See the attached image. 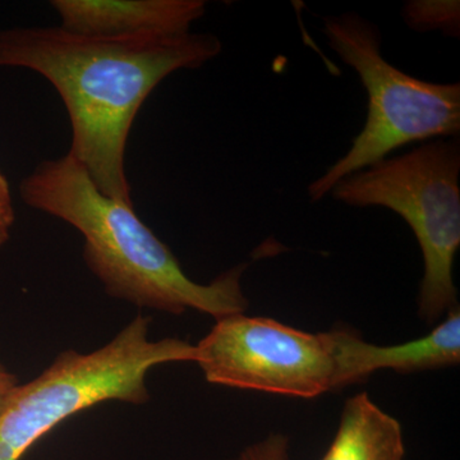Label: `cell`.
I'll return each mask as SVG.
<instances>
[{"instance_id": "8", "label": "cell", "mask_w": 460, "mask_h": 460, "mask_svg": "<svg viewBox=\"0 0 460 460\" xmlns=\"http://www.w3.org/2000/svg\"><path fill=\"white\" fill-rule=\"evenodd\" d=\"M335 344V390L362 383L375 372L392 370L398 374L438 370L460 363L459 305L425 337L407 343H367L347 329L332 330Z\"/></svg>"}, {"instance_id": "13", "label": "cell", "mask_w": 460, "mask_h": 460, "mask_svg": "<svg viewBox=\"0 0 460 460\" xmlns=\"http://www.w3.org/2000/svg\"><path fill=\"white\" fill-rule=\"evenodd\" d=\"M20 385L16 375L12 374L11 371L0 362V414L7 407L9 399L12 398L13 393Z\"/></svg>"}, {"instance_id": "11", "label": "cell", "mask_w": 460, "mask_h": 460, "mask_svg": "<svg viewBox=\"0 0 460 460\" xmlns=\"http://www.w3.org/2000/svg\"><path fill=\"white\" fill-rule=\"evenodd\" d=\"M230 460H289V438L283 434H270Z\"/></svg>"}, {"instance_id": "9", "label": "cell", "mask_w": 460, "mask_h": 460, "mask_svg": "<svg viewBox=\"0 0 460 460\" xmlns=\"http://www.w3.org/2000/svg\"><path fill=\"white\" fill-rule=\"evenodd\" d=\"M401 422L367 393L347 399L334 440L321 460H404Z\"/></svg>"}, {"instance_id": "1", "label": "cell", "mask_w": 460, "mask_h": 460, "mask_svg": "<svg viewBox=\"0 0 460 460\" xmlns=\"http://www.w3.org/2000/svg\"><path fill=\"white\" fill-rule=\"evenodd\" d=\"M222 50L210 32L104 39L59 25L0 30V66L30 69L53 84L71 122L68 153L100 192L131 206L127 142L142 104L168 75L201 68Z\"/></svg>"}, {"instance_id": "12", "label": "cell", "mask_w": 460, "mask_h": 460, "mask_svg": "<svg viewBox=\"0 0 460 460\" xmlns=\"http://www.w3.org/2000/svg\"><path fill=\"white\" fill-rule=\"evenodd\" d=\"M14 222H16V211H14L11 186L4 172L0 169V248L4 246L11 238Z\"/></svg>"}, {"instance_id": "6", "label": "cell", "mask_w": 460, "mask_h": 460, "mask_svg": "<svg viewBox=\"0 0 460 460\" xmlns=\"http://www.w3.org/2000/svg\"><path fill=\"white\" fill-rule=\"evenodd\" d=\"M208 384L313 399L335 390L332 332H304L274 319L232 314L196 344Z\"/></svg>"}, {"instance_id": "2", "label": "cell", "mask_w": 460, "mask_h": 460, "mask_svg": "<svg viewBox=\"0 0 460 460\" xmlns=\"http://www.w3.org/2000/svg\"><path fill=\"white\" fill-rule=\"evenodd\" d=\"M18 192L30 208L83 234L84 261L113 298L171 314L198 311L215 320L246 313L242 277L250 263H239L208 284L190 279L135 206L100 192L71 154L41 162L21 181Z\"/></svg>"}, {"instance_id": "7", "label": "cell", "mask_w": 460, "mask_h": 460, "mask_svg": "<svg viewBox=\"0 0 460 460\" xmlns=\"http://www.w3.org/2000/svg\"><path fill=\"white\" fill-rule=\"evenodd\" d=\"M66 31L90 38L180 36L205 16V0H51Z\"/></svg>"}, {"instance_id": "4", "label": "cell", "mask_w": 460, "mask_h": 460, "mask_svg": "<svg viewBox=\"0 0 460 460\" xmlns=\"http://www.w3.org/2000/svg\"><path fill=\"white\" fill-rule=\"evenodd\" d=\"M329 47L358 75L367 91V120L345 155L308 186L317 202L348 175L414 142L458 137L460 84L420 80L390 65L381 53V32L356 12L323 18Z\"/></svg>"}, {"instance_id": "5", "label": "cell", "mask_w": 460, "mask_h": 460, "mask_svg": "<svg viewBox=\"0 0 460 460\" xmlns=\"http://www.w3.org/2000/svg\"><path fill=\"white\" fill-rule=\"evenodd\" d=\"M459 175V138H438L353 172L330 192L353 208L394 211L411 226L423 257L419 316L428 325L458 305L453 270L460 247Z\"/></svg>"}, {"instance_id": "3", "label": "cell", "mask_w": 460, "mask_h": 460, "mask_svg": "<svg viewBox=\"0 0 460 460\" xmlns=\"http://www.w3.org/2000/svg\"><path fill=\"white\" fill-rule=\"evenodd\" d=\"M151 317L137 314L98 350H66L25 385H18L0 414V460H21L48 432L100 402H148V371L168 363L196 362V347L181 339L148 338Z\"/></svg>"}, {"instance_id": "10", "label": "cell", "mask_w": 460, "mask_h": 460, "mask_svg": "<svg viewBox=\"0 0 460 460\" xmlns=\"http://www.w3.org/2000/svg\"><path fill=\"white\" fill-rule=\"evenodd\" d=\"M402 17L414 31H440L449 38L459 39L458 0H410L402 5Z\"/></svg>"}]
</instances>
